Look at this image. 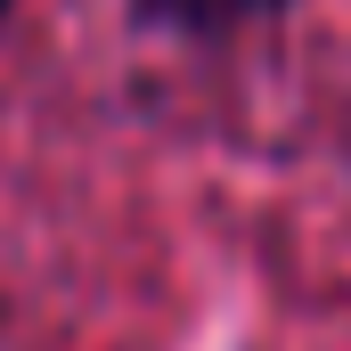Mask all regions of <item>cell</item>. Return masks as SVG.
<instances>
[{
  "label": "cell",
  "mask_w": 351,
  "mask_h": 351,
  "mask_svg": "<svg viewBox=\"0 0 351 351\" xmlns=\"http://www.w3.org/2000/svg\"><path fill=\"white\" fill-rule=\"evenodd\" d=\"M156 16H172V25H229V16H245V8H278V0H147Z\"/></svg>",
  "instance_id": "cell-1"
},
{
  "label": "cell",
  "mask_w": 351,
  "mask_h": 351,
  "mask_svg": "<svg viewBox=\"0 0 351 351\" xmlns=\"http://www.w3.org/2000/svg\"><path fill=\"white\" fill-rule=\"evenodd\" d=\"M0 16H8V0H0Z\"/></svg>",
  "instance_id": "cell-2"
}]
</instances>
